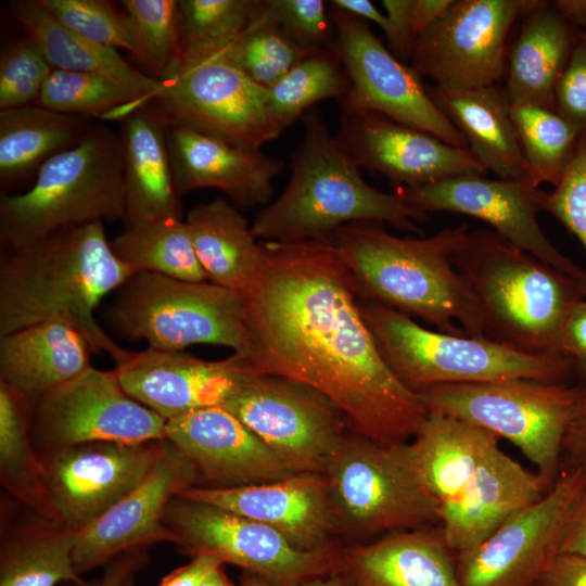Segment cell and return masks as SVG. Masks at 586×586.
Here are the masks:
<instances>
[{"label":"cell","instance_id":"obj_46","mask_svg":"<svg viewBox=\"0 0 586 586\" xmlns=\"http://www.w3.org/2000/svg\"><path fill=\"white\" fill-rule=\"evenodd\" d=\"M53 71L29 37L8 47L0 58V110L35 104Z\"/></svg>","mask_w":586,"mask_h":586},{"label":"cell","instance_id":"obj_34","mask_svg":"<svg viewBox=\"0 0 586 586\" xmlns=\"http://www.w3.org/2000/svg\"><path fill=\"white\" fill-rule=\"evenodd\" d=\"M13 17L40 48L53 68L109 77L151 101L161 80L129 65L117 50L97 43L54 17L39 0H16L10 4Z\"/></svg>","mask_w":586,"mask_h":586},{"label":"cell","instance_id":"obj_37","mask_svg":"<svg viewBox=\"0 0 586 586\" xmlns=\"http://www.w3.org/2000/svg\"><path fill=\"white\" fill-rule=\"evenodd\" d=\"M33 405L0 382V482L30 512L51 520L46 476L31 440ZM58 523V522H56Z\"/></svg>","mask_w":586,"mask_h":586},{"label":"cell","instance_id":"obj_56","mask_svg":"<svg viewBox=\"0 0 586 586\" xmlns=\"http://www.w3.org/2000/svg\"><path fill=\"white\" fill-rule=\"evenodd\" d=\"M563 456L569 459L570 469L586 471V396L564 437Z\"/></svg>","mask_w":586,"mask_h":586},{"label":"cell","instance_id":"obj_51","mask_svg":"<svg viewBox=\"0 0 586 586\" xmlns=\"http://www.w3.org/2000/svg\"><path fill=\"white\" fill-rule=\"evenodd\" d=\"M412 0H383L391 33L386 37L390 51L403 63H409L416 37L411 26Z\"/></svg>","mask_w":586,"mask_h":586},{"label":"cell","instance_id":"obj_50","mask_svg":"<svg viewBox=\"0 0 586 586\" xmlns=\"http://www.w3.org/2000/svg\"><path fill=\"white\" fill-rule=\"evenodd\" d=\"M556 353L570 362L576 384L586 387V300L578 302L568 316Z\"/></svg>","mask_w":586,"mask_h":586},{"label":"cell","instance_id":"obj_31","mask_svg":"<svg viewBox=\"0 0 586 586\" xmlns=\"http://www.w3.org/2000/svg\"><path fill=\"white\" fill-rule=\"evenodd\" d=\"M426 89L486 170L493 171L500 179L531 184L528 166L504 85L461 91H447L435 86H426Z\"/></svg>","mask_w":586,"mask_h":586},{"label":"cell","instance_id":"obj_44","mask_svg":"<svg viewBox=\"0 0 586 586\" xmlns=\"http://www.w3.org/2000/svg\"><path fill=\"white\" fill-rule=\"evenodd\" d=\"M258 4L259 0H180L181 53L228 48Z\"/></svg>","mask_w":586,"mask_h":586},{"label":"cell","instance_id":"obj_32","mask_svg":"<svg viewBox=\"0 0 586 586\" xmlns=\"http://www.w3.org/2000/svg\"><path fill=\"white\" fill-rule=\"evenodd\" d=\"M499 438L469 422L430 411L409 447L416 471L440 510L470 483Z\"/></svg>","mask_w":586,"mask_h":586},{"label":"cell","instance_id":"obj_15","mask_svg":"<svg viewBox=\"0 0 586 586\" xmlns=\"http://www.w3.org/2000/svg\"><path fill=\"white\" fill-rule=\"evenodd\" d=\"M528 0H453L417 39L409 66L435 87L461 91L502 80L512 30Z\"/></svg>","mask_w":586,"mask_h":586},{"label":"cell","instance_id":"obj_2","mask_svg":"<svg viewBox=\"0 0 586 586\" xmlns=\"http://www.w3.org/2000/svg\"><path fill=\"white\" fill-rule=\"evenodd\" d=\"M133 272L114 254L102 222L61 229L0 256V335L56 321L76 329L92 353L117 365L133 352L119 346L94 311Z\"/></svg>","mask_w":586,"mask_h":586},{"label":"cell","instance_id":"obj_53","mask_svg":"<svg viewBox=\"0 0 586 586\" xmlns=\"http://www.w3.org/2000/svg\"><path fill=\"white\" fill-rule=\"evenodd\" d=\"M148 563L146 548H140L124 552L107 564L102 576L87 586H124ZM67 586H78L66 584Z\"/></svg>","mask_w":586,"mask_h":586},{"label":"cell","instance_id":"obj_33","mask_svg":"<svg viewBox=\"0 0 586 586\" xmlns=\"http://www.w3.org/2000/svg\"><path fill=\"white\" fill-rule=\"evenodd\" d=\"M186 222L193 249L207 280L243 294L263 260V242L244 216L225 199L190 209Z\"/></svg>","mask_w":586,"mask_h":586},{"label":"cell","instance_id":"obj_29","mask_svg":"<svg viewBox=\"0 0 586 586\" xmlns=\"http://www.w3.org/2000/svg\"><path fill=\"white\" fill-rule=\"evenodd\" d=\"M341 561L355 586H462L441 526L395 532L345 548Z\"/></svg>","mask_w":586,"mask_h":586},{"label":"cell","instance_id":"obj_20","mask_svg":"<svg viewBox=\"0 0 586 586\" xmlns=\"http://www.w3.org/2000/svg\"><path fill=\"white\" fill-rule=\"evenodd\" d=\"M335 138L359 169L382 174L395 190L487 173L469 149L374 112L341 109Z\"/></svg>","mask_w":586,"mask_h":586},{"label":"cell","instance_id":"obj_27","mask_svg":"<svg viewBox=\"0 0 586 586\" xmlns=\"http://www.w3.org/2000/svg\"><path fill=\"white\" fill-rule=\"evenodd\" d=\"M168 122L149 101L120 119L124 228L182 217L167 144Z\"/></svg>","mask_w":586,"mask_h":586},{"label":"cell","instance_id":"obj_9","mask_svg":"<svg viewBox=\"0 0 586 586\" xmlns=\"http://www.w3.org/2000/svg\"><path fill=\"white\" fill-rule=\"evenodd\" d=\"M106 310L109 327L150 347L182 351L213 344L242 356L246 348L243 295L209 281H186L136 272L116 290Z\"/></svg>","mask_w":586,"mask_h":586},{"label":"cell","instance_id":"obj_58","mask_svg":"<svg viewBox=\"0 0 586 586\" xmlns=\"http://www.w3.org/2000/svg\"><path fill=\"white\" fill-rule=\"evenodd\" d=\"M331 5L339 8L343 11L352 13L357 17L369 21L382 28L385 37H388L391 33V24L386 16L380 12L377 7L369 0H333L330 1Z\"/></svg>","mask_w":586,"mask_h":586},{"label":"cell","instance_id":"obj_52","mask_svg":"<svg viewBox=\"0 0 586 586\" xmlns=\"http://www.w3.org/2000/svg\"><path fill=\"white\" fill-rule=\"evenodd\" d=\"M537 586H586V558L559 553Z\"/></svg>","mask_w":586,"mask_h":586},{"label":"cell","instance_id":"obj_38","mask_svg":"<svg viewBox=\"0 0 586 586\" xmlns=\"http://www.w3.org/2000/svg\"><path fill=\"white\" fill-rule=\"evenodd\" d=\"M110 243L116 257L133 273L148 271L186 281H208L181 218L124 228Z\"/></svg>","mask_w":586,"mask_h":586},{"label":"cell","instance_id":"obj_36","mask_svg":"<svg viewBox=\"0 0 586 586\" xmlns=\"http://www.w3.org/2000/svg\"><path fill=\"white\" fill-rule=\"evenodd\" d=\"M91 128L85 117L40 104L0 110V181L17 183L53 155L78 144Z\"/></svg>","mask_w":586,"mask_h":586},{"label":"cell","instance_id":"obj_47","mask_svg":"<svg viewBox=\"0 0 586 586\" xmlns=\"http://www.w3.org/2000/svg\"><path fill=\"white\" fill-rule=\"evenodd\" d=\"M283 30L309 51L331 49L334 28L322 0H266Z\"/></svg>","mask_w":586,"mask_h":586},{"label":"cell","instance_id":"obj_11","mask_svg":"<svg viewBox=\"0 0 586 586\" xmlns=\"http://www.w3.org/2000/svg\"><path fill=\"white\" fill-rule=\"evenodd\" d=\"M168 124L258 151L279 137L267 89L251 79L225 49L181 53L150 101Z\"/></svg>","mask_w":586,"mask_h":586},{"label":"cell","instance_id":"obj_55","mask_svg":"<svg viewBox=\"0 0 586 586\" xmlns=\"http://www.w3.org/2000/svg\"><path fill=\"white\" fill-rule=\"evenodd\" d=\"M560 553L586 558V485L564 528Z\"/></svg>","mask_w":586,"mask_h":586},{"label":"cell","instance_id":"obj_16","mask_svg":"<svg viewBox=\"0 0 586 586\" xmlns=\"http://www.w3.org/2000/svg\"><path fill=\"white\" fill-rule=\"evenodd\" d=\"M38 453L91 442L144 443L166 438V419L130 397L117 372L90 367L33 407Z\"/></svg>","mask_w":586,"mask_h":586},{"label":"cell","instance_id":"obj_30","mask_svg":"<svg viewBox=\"0 0 586 586\" xmlns=\"http://www.w3.org/2000/svg\"><path fill=\"white\" fill-rule=\"evenodd\" d=\"M87 340L68 324L46 321L0 335V382L34 405L91 367Z\"/></svg>","mask_w":586,"mask_h":586},{"label":"cell","instance_id":"obj_1","mask_svg":"<svg viewBox=\"0 0 586 586\" xmlns=\"http://www.w3.org/2000/svg\"><path fill=\"white\" fill-rule=\"evenodd\" d=\"M260 268L242 294L250 371L297 381L345 415L354 433L409 442L430 413L380 354L355 282L328 241H262Z\"/></svg>","mask_w":586,"mask_h":586},{"label":"cell","instance_id":"obj_26","mask_svg":"<svg viewBox=\"0 0 586 586\" xmlns=\"http://www.w3.org/2000/svg\"><path fill=\"white\" fill-rule=\"evenodd\" d=\"M549 488L499 446L461 493L440 510L444 538L455 555L468 551L511 515L539 500Z\"/></svg>","mask_w":586,"mask_h":586},{"label":"cell","instance_id":"obj_6","mask_svg":"<svg viewBox=\"0 0 586 586\" xmlns=\"http://www.w3.org/2000/svg\"><path fill=\"white\" fill-rule=\"evenodd\" d=\"M362 318L395 375L410 390L446 384L530 379L572 384L570 362L560 355L528 354L486 336L426 329L411 317L359 298Z\"/></svg>","mask_w":586,"mask_h":586},{"label":"cell","instance_id":"obj_61","mask_svg":"<svg viewBox=\"0 0 586 586\" xmlns=\"http://www.w3.org/2000/svg\"><path fill=\"white\" fill-rule=\"evenodd\" d=\"M241 586H271L262 577L244 571L241 577Z\"/></svg>","mask_w":586,"mask_h":586},{"label":"cell","instance_id":"obj_45","mask_svg":"<svg viewBox=\"0 0 586 586\" xmlns=\"http://www.w3.org/2000/svg\"><path fill=\"white\" fill-rule=\"evenodd\" d=\"M61 23L86 38L112 49H124L135 55L130 23L126 13L117 12L103 0H39Z\"/></svg>","mask_w":586,"mask_h":586},{"label":"cell","instance_id":"obj_4","mask_svg":"<svg viewBox=\"0 0 586 586\" xmlns=\"http://www.w3.org/2000/svg\"><path fill=\"white\" fill-rule=\"evenodd\" d=\"M302 118L304 135L290 153L289 182L255 216L251 229L256 239L326 241L337 228L358 221L423 234L417 222L426 215L410 208L396 191L382 192L367 183L319 111L310 109Z\"/></svg>","mask_w":586,"mask_h":586},{"label":"cell","instance_id":"obj_60","mask_svg":"<svg viewBox=\"0 0 586 586\" xmlns=\"http://www.w3.org/2000/svg\"><path fill=\"white\" fill-rule=\"evenodd\" d=\"M224 566V565H222ZM220 566L213 571L200 586H233L227 577L224 568Z\"/></svg>","mask_w":586,"mask_h":586},{"label":"cell","instance_id":"obj_42","mask_svg":"<svg viewBox=\"0 0 586 586\" xmlns=\"http://www.w3.org/2000/svg\"><path fill=\"white\" fill-rule=\"evenodd\" d=\"M225 51L251 79L266 89L316 52L291 39L270 13L266 0H259L249 25Z\"/></svg>","mask_w":586,"mask_h":586},{"label":"cell","instance_id":"obj_23","mask_svg":"<svg viewBox=\"0 0 586 586\" xmlns=\"http://www.w3.org/2000/svg\"><path fill=\"white\" fill-rule=\"evenodd\" d=\"M125 392L168 420L221 406L250 371L235 354L206 360L183 351L148 347L115 367Z\"/></svg>","mask_w":586,"mask_h":586},{"label":"cell","instance_id":"obj_41","mask_svg":"<svg viewBox=\"0 0 586 586\" xmlns=\"http://www.w3.org/2000/svg\"><path fill=\"white\" fill-rule=\"evenodd\" d=\"M146 102L140 94L109 77L53 68L43 84L38 104L68 115L122 119Z\"/></svg>","mask_w":586,"mask_h":586},{"label":"cell","instance_id":"obj_21","mask_svg":"<svg viewBox=\"0 0 586 586\" xmlns=\"http://www.w3.org/2000/svg\"><path fill=\"white\" fill-rule=\"evenodd\" d=\"M190 459L168 440L148 476L105 513L76 534L73 561L78 574L117 556L173 542L164 513L177 496L198 485Z\"/></svg>","mask_w":586,"mask_h":586},{"label":"cell","instance_id":"obj_5","mask_svg":"<svg viewBox=\"0 0 586 586\" xmlns=\"http://www.w3.org/2000/svg\"><path fill=\"white\" fill-rule=\"evenodd\" d=\"M450 259L481 308L486 337L528 354L557 355L568 316L586 300L585 278L568 276L487 230L469 231Z\"/></svg>","mask_w":586,"mask_h":586},{"label":"cell","instance_id":"obj_12","mask_svg":"<svg viewBox=\"0 0 586 586\" xmlns=\"http://www.w3.org/2000/svg\"><path fill=\"white\" fill-rule=\"evenodd\" d=\"M163 523L180 553L213 556L271 586H303L342 571L341 552L331 545L301 550L263 523L181 495L167 506Z\"/></svg>","mask_w":586,"mask_h":586},{"label":"cell","instance_id":"obj_25","mask_svg":"<svg viewBox=\"0 0 586 586\" xmlns=\"http://www.w3.org/2000/svg\"><path fill=\"white\" fill-rule=\"evenodd\" d=\"M167 144L174 180L181 195L199 189L222 191L235 207L265 205L284 161L233 146L218 138L168 124Z\"/></svg>","mask_w":586,"mask_h":586},{"label":"cell","instance_id":"obj_10","mask_svg":"<svg viewBox=\"0 0 586 586\" xmlns=\"http://www.w3.org/2000/svg\"><path fill=\"white\" fill-rule=\"evenodd\" d=\"M322 474L335 531L367 537L440 522L438 506L416 471L409 442L382 445L348 434Z\"/></svg>","mask_w":586,"mask_h":586},{"label":"cell","instance_id":"obj_49","mask_svg":"<svg viewBox=\"0 0 586 586\" xmlns=\"http://www.w3.org/2000/svg\"><path fill=\"white\" fill-rule=\"evenodd\" d=\"M555 111L586 132V30L576 38L569 61L555 87Z\"/></svg>","mask_w":586,"mask_h":586},{"label":"cell","instance_id":"obj_18","mask_svg":"<svg viewBox=\"0 0 586 586\" xmlns=\"http://www.w3.org/2000/svg\"><path fill=\"white\" fill-rule=\"evenodd\" d=\"M166 442H91L39 453L54 521L81 531L148 476Z\"/></svg>","mask_w":586,"mask_h":586},{"label":"cell","instance_id":"obj_8","mask_svg":"<svg viewBox=\"0 0 586 586\" xmlns=\"http://www.w3.org/2000/svg\"><path fill=\"white\" fill-rule=\"evenodd\" d=\"M419 394L430 411L469 422L515 445L550 489L586 387L510 379L438 385Z\"/></svg>","mask_w":586,"mask_h":586},{"label":"cell","instance_id":"obj_39","mask_svg":"<svg viewBox=\"0 0 586 586\" xmlns=\"http://www.w3.org/2000/svg\"><path fill=\"white\" fill-rule=\"evenodd\" d=\"M349 89L344 66L331 49L316 51L296 63L267 88V107L281 133L311 106L324 99H343Z\"/></svg>","mask_w":586,"mask_h":586},{"label":"cell","instance_id":"obj_17","mask_svg":"<svg viewBox=\"0 0 586 586\" xmlns=\"http://www.w3.org/2000/svg\"><path fill=\"white\" fill-rule=\"evenodd\" d=\"M586 485L570 469L537 501L518 511L474 548L456 555L462 586H535L560 553L568 521Z\"/></svg>","mask_w":586,"mask_h":586},{"label":"cell","instance_id":"obj_35","mask_svg":"<svg viewBox=\"0 0 586 586\" xmlns=\"http://www.w3.org/2000/svg\"><path fill=\"white\" fill-rule=\"evenodd\" d=\"M76 534L36 513L5 530L0 544V586H87L73 561Z\"/></svg>","mask_w":586,"mask_h":586},{"label":"cell","instance_id":"obj_43","mask_svg":"<svg viewBox=\"0 0 586 586\" xmlns=\"http://www.w3.org/2000/svg\"><path fill=\"white\" fill-rule=\"evenodd\" d=\"M135 58L152 77L164 79L181 56L180 12L176 0H124Z\"/></svg>","mask_w":586,"mask_h":586},{"label":"cell","instance_id":"obj_63","mask_svg":"<svg viewBox=\"0 0 586 586\" xmlns=\"http://www.w3.org/2000/svg\"><path fill=\"white\" fill-rule=\"evenodd\" d=\"M535 586H537V585H535Z\"/></svg>","mask_w":586,"mask_h":586},{"label":"cell","instance_id":"obj_13","mask_svg":"<svg viewBox=\"0 0 586 586\" xmlns=\"http://www.w3.org/2000/svg\"><path fill=\"white\" fill-rule=\"evenodd\" d=\"M226 408L298 473H322L353 431L342 410L313 387L249 371Z\"/></svg>","mask_w":586,"mask_h":586},{"label":"cell","instance_id":"obj_22","mask_svg":"<svg viewBox=\"0 0 586 586\" xmlns=\"http://www.w3.org/2000/svg\"><path fill=\"white\" fill-rule=\"evenodd\" d=\"M166 438L193 463L196 486H245L298 473L221 406L166 420Z\"/></svg>","mask_w":586,"mask_h":586},{"label":"cell","instance_id":"obj_3","mask_svg":"<svg viewBox=\"0 0 586 586\" xmlns=\"http://www.w3.org/2000/svg\"><path fill=\"white\" fill-rule=\"evenodd\" d=\"M383 225L347 224L326 240L352 275L359 298L418 317L441 332L485 336L481 308L450 259L469 226L399 238Z\"/></svg>","mask_w":586,"mask_h":586},{"label":"cell","instance_id":"obj_24","mask_svg":"<svg viewBox=\"0 0 586 586\" xmlns=\"http://www.w3.org/2000/svg\"><path fill=\"white\" fill-rule=\"evenodd\" d=\"M181 496L263 523L301 550L330 546L335 531L327 481L319 472L237 487L194 486Z\"/></svg>","mask_w":586,"mask_h":586},{"label":"cell","instance_id":"obj_40","mask_svg":"<svg viewBox=\"0 0 586 586\" xmlns=\"http://www.w3.org/2000/svg\"><path fill=\"white\" fill-rule=\"evenodd\" d=\"M511 116L530 170L531 184L557 186L576 152L581 131L550 110L532 103L511 104Z\"/></svg>","mask_w":586,"mask_h":586},{"label":"cell","instance_id":"obj_28","mask_svg":"<svg viewBox=\"0 0 586 586\" xmlns=\"http://www.w3.org/2000/svg\"><path fill=\"white\" fill-rule=\"evenodd\" d=\"M555 1L528 0L507 49L504 87L511 104L555 110V87L579 31Z\"/></svg>","mask_w":586,"mask_h":586},{"label":"cell","instance_id":"obj_14","mask_svg":"<svg viewBox=\"0 0 586 586\" xmlns=\"http://www.w3.org/2000/svg\"><path fill=\"white\" fill-rule=\"evenodd\" d=\"M330 7L332 49L349 81L341 109L379 113L468 149L463 136L431 99L422 78L383 44L366 21Z\"/></svg>","mask_w":586,"mask_h":586},{"label":"cell","instance_id":"obj_57","mask_svg":"<svg viewBox=\"0 0 586 586\" xmlns=\"http://www.w3.org/2000/svg\"><path fill=\"white\" fill-rule=\"evenodd\" d=\"M451 1L412 0L411 26L416 41L446 11Z\"/></svg>","mask_w":586,"mask_h":586},{"label":"cell","instance_id":"obj_54","mask_svg":"<svg viewBox=\"0 0 586 586\" xmlns=\"http://www.w3.org/2000/svg\"><path fill=\"white\" fill-rule=\"evenodd\" d=\"M224 564L213 556L199 555L192 557L189 563L166 574L157 586H200L213 571Z\"/></svg>","mask_w":586,"mask_h":586},{"label":"cell","instance_id":"obj_59","mask_svg":"<svg viewBox=\"0 0 586 586\" xmlns=\"http://www.w3.org/2000/svg\"><path fill=\"white\" fill-rule=\"evenodd\" d=\"M303 586H355V584L343 572H337L311 579Z\"/></svg>","mask_w":586,"mask_h":586},{"label":"cell","instance_id":"obj_7","mask_svg":"<svg viewBox=\"0 0 586 586\" xmlns=\"http://www.w3.org/2000/svg\"><path fill=\"white\" fill-rule=\"evenodd\" d=\"M124 215L120 138L104 126H91L78 144L41 165L29 190L1 195L0 241L14 249L61 229L123 220Z\"/></svg>","mask_w":586,"mask_h":586},{"label":"cell","instance_id":"obj_19","mask_svg":"<svg viewBox=\"0 0 586 586\" xmlns=\"http://www.w3.org/2000/svg\"><path fill=\"white\" fill-rule=\"evenodd\" d=\"M413 211L426 215L449 212L471 216L545 264L575 279L586 271L561 254L547 239L538 222L546 211L548 192L527 182L462 176L395 190Z\"/></svg>","mask_w":586,"mask_h":586},{"label":"cell","instance_id":"obj_62","mask_svg":"<svg viewBox=\"0 0 586 586\" xmlns=\"http://www.w3.org/2000/svg\"><path fill=\"white\" fill-rule=\"evenodd\" d=\"M124 586H136L135 585V576L129 578Z\"/></svg>","mask_w":586,"mask_h":586},{"label":"cell","instance_id":"obj_48","mask_svg":"<svg viewBox=\"0 0 586 586\" xmlns=\"http://www.w3.org/2000/svg\"><path fill=\"white\" fill-rule=\"evenodd\" d=\"M546 212L575 234L586 251V132L562 179L548 192Z\"/></svg>","mask_w":586,"mask_h":586}]
</instances>
